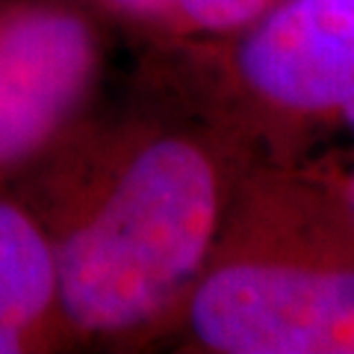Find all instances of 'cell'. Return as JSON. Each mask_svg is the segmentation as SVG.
Listing matches in <instances>:
<instances>
[{
    "label": "cell",
    "mask_w": 354,
    "mask_h": 354,
    "mask_svg": "<svg viewBox=\"0 0 354 354\" xmlns=\"http://www.w3.org/2000/svg\"><path fill=\"white\" fill-rule=\"evenodd\" d=\"M157 97L88 115L12 189L48 230L74 346L169 339L254 142L162 74Z\"/></svg>",
    "instance_id": "cell-1"
},
{
    "label": "cell",
    "mask_w": 354,
    "mask_h": 354,
    "mask_svg": "<svg viewBox=\"0 0 354 354\" xmlns=\"http://www.w3.org/2000/svg\"><path fill=\"white\" fill-rule=\"evenodd\" d=\"M171 337L198 354H354V209L328 160H251Z\"/></svg>",
    "instance_id": "cell-2"
},
{
    "label": "cell",
    "mask_w": 354,
    "mask_h": 354,
    "mask_svg": "<svg viewBox=\"0 0 354 354\" xmlns=\"http://www.w3.org/2000/svg\"><path fill=\"white\" fill-rule=\"evenodd\" d=\"M157 50V74L254 142L260 157H354V0H274L227 36Z\"/></svg>",
    "instance_id": "cell-3"
},
{
    "label": "cell",
    "mask_w": 354,
    "mask_h": 354,
    "mask_svg": "<svg viewBox=\"0 0 354 354\" xmlns=\"http://www.w3.org/2000/svg\"><path fill=\"white\" fill-rule=\"evenodd\" d=\"M106 65L77 0H0V189H12L92 115Z\"/></svg>",
    "instance_id": "cell-4"
},
{
    "label": "cell",
    "mask_w": 354,
    "mask_h": 354,
    "mask_svg": "<svg viewBox=\"0 0 354 354\" xmlns=\"http://www.w3.org/2000/svg\"><path fill=\"white\" fill-rule=\"evenodd\" d=\"M71 348L48 230L15 189H0V354Z\"/></svg>",
    "instance_id": "cell-5"
},
{
    "label": "cell",
    "mask_w": 354,
    "mask_h": 354,
    "mask_svg": "<svg viewBox=\"0 0 354 354\" xmlns=\"http://www.w3.org/2000/svg\"><path fill=\"white\" fill-rule=\"evenodd\" d=\"M97 18L115 21V24L133 30L136 36L148 39L151 48L189 39L177 0H77Z\"/></svg>",
    "instance_id": "cell-6"
},
{
    "label": "cell",
    "mask_w": 354,
    "mask_h": 354,
    "mask_svg": "<svg viewBox=\"0 0 354 354\" xmlns=\"http://www.w3.org/2000/svg\"><path fill=\"white\" fill-rule=\"evenodd\" d=\"M189 39L227 36L263 15L274 0H177Z\"/></svg>",
    "instance_id": "cell-7"
},
{
    "label": "cell",
    "mask_w": 354,
    "mask_h": 354,
    "mask_svg": "<svg viewBox=\"0 0 354 354\" xmlns=\"http://www.w3.org/2000/svg\"><path fill=\"white\" fill-rule=\"evenodd\" d=\"M330 169H334V177L342 186V195H346L348 207L354 209V157L351 160H328Z\"/></svg>",
    "instance_id": "cell-8"
}]
</instances>
